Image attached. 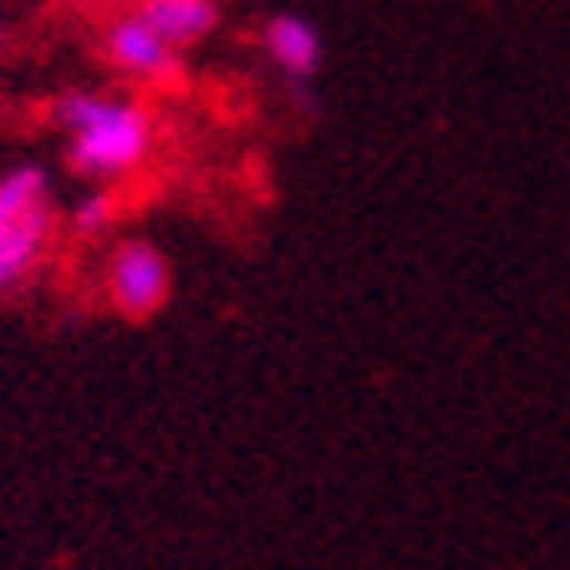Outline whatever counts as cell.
<instances>
[{
	"label": "cell",
	"instance_id": "6da1fadb",
	"mask_svg": "<svg viewBox=\"0 0 570 570\" xmlns=\"http://www.w3.org/2000/svg\"><path fill=\"white\" fill-rule=\"evenodd\" d=\"M57 122L67 132V158L87 178H122L154 154V118L132 97L67 92L57 102Z\"/></svg>",
	"mask_w": 570,
	"mask_h": 570
},
{
	"label": "cell",
	"instance_id": "7a4b0ae2",
	"mask_svg": "<svg viewBox=\"0 0 570 570\" xmlns=\"http://www.w3.org/2000/svg\"><path fill=\"white\" fill-rule=\"evenodd\" d=\"M57 235V209L41 168H16L0 178V291H16L47 261Z\"/></svg>",
	"mask_w": 570,
	"mask_h": 570
},
{
	"label": "cell",
	"instance_id": "3957f363",
	"mask_svg": "<svg viewBox=\"0 0 570 570\" xmlns=\"http://www.w3.org/2000/svg\"><path fill=\"white\" fill-rule=\"evenodd\" d=\"M168 291H174V271H168L158 245L128 239V245L112 249V261H107V301H112V311H122L128 321H142L168 306Z\"/></svg>",
	"mask_w": 570,
	"mask_h": 570
},
{
	"label": "cell",
	"instance_id": "277c9868",
	"mask_svg": "<svg viewBox=\"0 0 570 570\" xmlns=\"http://www.w3.org/2000/svg\"><path fill=\"white\" fill-rule=\"evenodd\" d=\"M102 51L122 77H132V82L164 87V82L178 77V47L142 11H128V16H118V21L107 26Z\"/></svg>",
	"mask_w": 570,
	"mask_h": 570
},
{
	"label": "cell",
	"instance_id": "5b68a950",
	"mask_svg": "<svg viewBox=\"0 0 570 570\" xmlns=\"http://www.w3.org/2000/svg\"><path fill=\"white\" fill-rule=\"evenodd\" d=\"M261 41H265V51H271V61L291 77V82H311V77L321 71V31L306 21V16H296V11L271 16L265 31H261Z\"/></svg>",
	"mask_w": 570,
	"mask_h": 570
},
{
	"label": "cell",
	"instance_id": "8992f818",
	"mask_svg": "<svg viewBox=\"0 0 570 570\" xmlns=\"http://www.w3.org/2000/svg\"><path fill=\"white\" fill-rule=\"evenodd\" d=\"M138 11L174 41L178 51L204 41L219 26V0H138Z\"/></svg>",
	"mask_w": 570,
	"mask_h": 570
},
{
	"label": "cell",
	"instance_id": "52a82bcc",
	"mask_svg": "<svg viewBox=\"0 0 570 570\" xmlns=\"http://www.w3.org/2000/svg\"><path fill=\"white\" fill-rule=\"evenodd\" d=\"M112 209H118V199H112L107 189L87 194V199L77 204V229H87V235H92V229H102L107 219H112Z\"/></svg>",
	"mask_w": 570,
	"mask_h": 570
}]
</instances>
